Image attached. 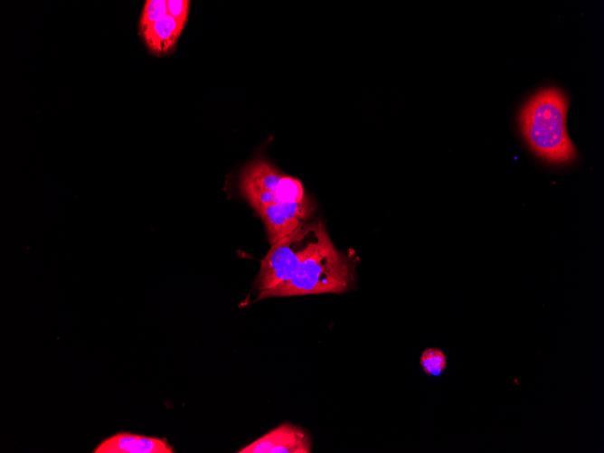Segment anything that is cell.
I'll use <instances>...</instances> for the list:
<instances>
[{"label":"cell","mask_w":604,"mask_h":453,"mask_svg":"<svg viewBox=\"0 0 604 453\" xmlns=\"http://www.w3.org/2000/svg\"><path fill=\"white\" fill-rule=\"evenodd\" d=\"M358 261L354 250H338L326 231L295 274L278 286L259 293L257 299L346 292L355 284Z\"/></svg>","instance_id":"1"},{"label":"cell","mask_w":604,"mask_h":453,"mask_svg":"<svg viewBox=\"0 0 604 453\" xmlns=\"http://www.w3.org/2000/svg\"><path fill=\"white\" fill-rule=\"evenodd\" d=\"M568 99L558 88L537 91L523 107L521 131L532 150L552 164H564L576 157V149L566 130Z\"/></svg>","instance_id":"2"},{"label":"cell","mask_w":604,"mask_h":453,"mask_svg":"<svg viewBox=\"0 0 604 453\" xmlns=\"http://www.w3.org/2000/svg\"><path fill=\"white\" fill-rule=\"evenodd\" d=\"M326 231L321 221L305 222L293 233L272 244L260 260L255 279L257 291L260 293L271 289L288 280Z\"/></svg>","instance_id":"3"},{"label":"cell","mask_w":604,"mask_h":453,"mask_svg":"<svg viewBox=\"0 0 604 453\" xmlns=\"http://www.w3.org/2000/svg\"><path fill=\"white\" fill-rule=\"evenodd\" d=\"M239 185L241 194L255 210L270 203L309 198L300 180L282 174L264 158H257L244 167Z\"/></svg>","instance_id":"4"},{"label":"cell","mask_w":604,"mask_h":453,"mask_svg":"<svg viewBox=\"0 0 604 453\" xmlns=\"http://www.w3.org/2000/svg\"><path fill=\"white\" fill-rule=\"evenodd\" d=\"M314 211L315 203L310 197L302 202L276 203L256 209L265 224L271 245L307 222Z\"/></svg>","instance_id":"5"},{"label":"cell","mask_w":604,"mask_h":453,"mask_svg":"<svg viewBox=\"0 0 604 453\" xmlns=\"http://www.w3.org/2000/svg\"><path fill=\"white\" fill-rule=\"evenodd\" d=\"M313 439L303 427L283 422L238 450V453H311Z\"/></svg>","instance_id":"6"},{"label":"cell","mask_w":604,"mask_h":453,"mask_svg":"<svg viewBox=\"0 0 604 453\" xmlns=\"http://www.w3.org/2000/svg\"><path fill=\"white\" fill-rule=\"evenodd\" d=\"M93 453H174L165 438L120 431L99 442Z\"/></svg>","instance_id":"7"},{"label":"cell","mask_w":604,"mask_h":453,"mask_svg":"<svg viewBox=\"0 0 604 453\" xmlns=\"http://www.w3.org/2000/svg\"><path fill=\"white\" fill-rule=\"evenodd\" d=\"M184 25L168 14L155 23L143 35L148 51L156 56L172 52Z\"/></svg>","instance_id":"8"},{"label":"cell","mask_w":604,"mask_h":453,"mask_svg":"<svg viewBox=\"0 0 604 453\" xmlns=\"http://www.w3.org/2000/svg\"><path fill=\"white\" fill-rule=\"evenodd\" d=\"M419 363L425 374L438 377L447 368L448 360L446 354L440 348L427 347L421 352Z\"/></svg>","instance_id":"9"},{"label":"cell","mask_w":604,"mask_h":453,"mask_svg":"<svg viewBox=\"0 0 604 453\" xmlns=\"http://www.w3.org/2000/svg\"><path fill=\"white\" fill-rule=\"evenodd\" d=\"M167 0H146L139 19L141 36L157 21L167 14Z\"/></svg>","instance_id":"10"},{"label":"cell","mask_w":604,"mask_h":453,"mask_svg":"<svg viewBox=\"0 0 604 453\" xmlns=\"http://www.w3.org/2000/svg\"><path fill=\"white\" fill-rule=\"evenodd\" d=\"M189 8V0H167L168 14L184 25L187 22Z\"/></svg>","instance_id":"11"}]
</instances>
